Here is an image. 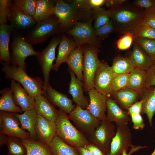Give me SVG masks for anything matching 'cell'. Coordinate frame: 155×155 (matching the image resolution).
<instances>
[{"label":"cell","mask_w":155,"mask_h":155,"mask_svg":"<svg viewBox=\"0 0 155 155\" xmlns=\"http://www.w3.org/2000/svg\"><path fill=\"white\" fill-rule=\"evenodd\" d=\"M114 32L123 34L130 32L134 34L136 28L142 23L144 10L126 0L121 5L107 10Z\"/></svg>","instance_id":"cell-1"},{"label":"cell","mask_w":155,"mask_h":155,"mask_svg":"<svg viewBox=\"0 0 155 155\" xmlns=\"http://www.w3.org/2000/svg\"><path fill=\"white\" fill-rule=\"evenodd\" d=\"M55 122L56 135L71 146L85 148L90 143L87 137L72 124L67 113L60 109Z\"/></svg>","instance_id":"cell-2"},{"label":"cell","mask_w":155,"mask_h":155,"mask_svg":"<svg viewBox=\"0 0 155 155\" xmlns=\"http://www.w3.org/2000/svg\"><path fill=\"white\" fill-rule=\"evenodd\" d=\"M2 71L7 79H12L21 84L23 88L31 96L35 98L41 94L44 95V82L38 77L29 76L21 68L4 63Z\"/></svg>","instance_id":"cell-3"},{"label":"cell","mask_w":155,"mask_h":155,"mask_svg":"<svg viewBox=\"0 0 155 155\" xmlns=\"http://www.w3.org/2000/svg\"><path fill=\"white\" fill-rule=\"evenodd\" d=\"M62 33L57 18L54 15L36 24L24 37L32 44L45 42L52 36Z\"/></svg>","instance_id":"cell-4"},{"label":"cell","mask_w":155,"mask_h":155,"mask_svg":"<svg viewBox=\"0 0 155 155\" xmlns=\"http://www.w3.org/2000/svg\"><path fill=\"white\" fill-rule=\"evenodd\" d=\"M81 46L83 53V78L84 89L88 92L94 88V81L96 71L101 61L98 56V48L87 44Z\"/></svg>","instance_id":"cell-5"},{"label":"cell","mask_w":155,"mask_h":155,"mask_svg":"<svg viewBox=\"0 0 155 155\" xmlns=\"http://www.w3.org/2000/svg\"><path fill=\"white\" fill-rule=\"evenodd\" d=\"M75 127L88 138L91 136L102 121L94 116L88 109H84L76 105L68 115Z\"/></svg>","instance_id":"cell-6"},{"label":"cell","mask_w":155,"mask_h":155,"mask_svg":"<svg viewBox=\"0 0 155 155\" xmlns=\"http://www.w3.org/2000/svg\"><path fill=\"white\" fill-rule=\"evenodd\" d=\"M11 63L26 72L25 60L28 57L36 56L38 52L34 49L32 44L24 37L16 36L13 38L11 44Z\"/></svg>","instance_id":"cell-7"},{"label":"cell","mask_w":155,"mask_h":155,"mask_svg":"<svg viewBox=\"0 0 155 155\" xmlns=\"http://www.w3.org/2000/svg\"><path fill=\"white\" fill-rule=\"evenodd\" d=\"M93 18L86 22H78L72 28L66 32L73 38L77 46L86 44L98 48L101 46L102 40L95 35L92 25Z\"/></svg>","instance_id":"cell-8"},{"label":"cell","mask_w":155,"mask_h":155,"mask_svg":"<svg viewBox=\"0 0 155 155\" xmlns=\"http://www.w3.org/2000/svg\"><path fill=\"white\" fill-rule=\"evenodd\" d=\"M62 36H54L47 46L41 51L38 52L36 56L44 77V88L49 83L50 71L56 59V49L61 40Z\"/></svg>","instance_id":"cell-9"},{"label":"cell","mask_w":155,"mask_h":155,"mask_svg":"<svg viewBox=\"0 0 155 155\" xmlns=\"http://www.w3.org/2000/svg\"><path fill=\"white\" fill-rule=\"evenodd\" d=\"M116 132L114 125L105 120L102 121L88 139L90 143L97 146L106 154L110 151L111 143Z\"/></svg>","instance_id":"cell-10"},{"label":"cell","mask_w":155,"mask_h":155,"mask_svg":"<svg viewBox=\"0 0 155 155\" xmlns=\"http://www.w3.org/2000/svg\"><path fill=\"white\" fill-rule=\"evenodd\" d=\"M56 1L53 14L57 18L62 33L73 27L79 18L78 12L69 3Z\"/></svg>","instance_id":"cell-11"},{"label":"cell","mask_w":155,"mask_h":155,"mask_svg":"<svg viewBox=\"0 0 155 155\" xmlns=\"http://www.w3.org/2000/svg\"><path fill=\"white\" fill-rule=\"evenodd\" d=\"M15 113L0 111V133L20 139L30 138L29 133L22 128Z\"/></svg>","instance_id":"cell-12"},{"label":"cell","mask_w":155,"mask_h":155,"mask_svg":"<svg viewBox=\"0 0 155 155\" xmlns=\"http://www.w3.org/2000/svg\"><path fill=\"white\" fill-rule=\"evenodd\" d=\"M114 75L111 67L106 63L101 61L95 74L94 88L100 93L109 97L112 93V84Z\"/></svg>","instance_id":"cell-13"},{"label":"cell","mask_w":155,"mask_h":155,"mask_svg":"<svg viewBox=\"0 0 155 155\" xmlns=\"http://www.w3.org/2000/svg\"><path fill=\"white\" fill-rule=\"evenodd\" d=\"M132 136L128 125L117 127L116 134L111 142L109 152L106 155H122L132 144Z\"/></svg>","instance_id":"cell-14"},{"label":"cell","mask_w":155,"mask_h":155,"mask_svg":"<svg viewBox=\"0 0 155 155\" xmlns=\"http://www.w3.org/2000/svg\"><path fill=\"white\" fill-rule=\"evenodd\" d=\"M90 102L87 109L90 113L98 120H106V101L107 97L102 94L94 88L88 92Z\"/></svg>","instance_id":"cell-15"},{"label":"cell","mask_w":155,"mask_h":155,"mask_svg":"<svg viewBox=\"0 0 155 155\" xmlns=\"http://www.w3.org/2000/svg\"><path fill=\"white\" fill-rule=\"evenodd\" d=\"M36 130L37 140L49 146L56 135V122L38 115Z\"/></svg>","instance_id":"cell-16"},{"label":"cell","mask_w":155,"mask_h":155,"mask_svg":"<svg viewBox=\"0 0 155 155\" xmlns=\"http://www.w3.org/2000/svg\"><path fill=\"white\" fill-rule=\"evenodd\" d=\"M106 121L115 123L117 127L128 125L131 120L127 111L123 110L113 99L107 98Z\"/></svg>","instance_id":"cell-17"},{"label":"cell","mask_w":155,"mask_h":155,"mask_svg":"<svg viewBox=\"0 0 155 155\" xmlns=\"http://www.w3.org/2000/svg\"><path fill=\"white\" fill-rule=\"evenodd\" d=\"M10 88L13 94L15 104L24 111L34 109L35 100L30 95L20 84L11 80Z\"/></svg>","instance_id":"cell-18"},{"label":"cell","mask_w":155,"mask_h":155,"mask_svg":"<svg viewBox=\"0 0 155 155\" xmlns=\"http://www.w3.org/2000/svg\"><path fill=\"white\" fill-rule=\"evenodd\" d=\"M45 95L54 105L66 113L69 114L75 108L72 100L67 95L55 90L48 83L44 88Z\"/></svg>","instance_id":"cell-19"},{"label":"cell","mask_w":155,"mask_h":155,"mask_svg":"<svg viewBox=\"0 0 155 155\" xmlns=\"http://www.w3.org/2000/svg\"><path fill=\"white\" fill-rule=\"evenodd\" d=\"M9 20L14 29L23 30L31 28L36 22L33 18L24 13L12 1Z\"/></svg>","instance_id":"cell-20"},{"label":"cell","mask_w":155,"mask_h":155,"mask_svg":"<svg viewBox=\"0 0 155 155\" xmlns=\"http://www.w3.org/2000/svg\"><path fill=\"white\" fill-rule=\"evenodd\" d=\"M71 80L69 84V93L71 95L73 101L84 109H88L89 103L84 94V82L76 78L75 74L69 70Z\"/></svg>","instance_id":"cell-21"},{"label":"cell","mask_w":155,"mask_h":155,"mask_svg":"<svg viewBox=\"0 0 155 155\" xmlns=\"http://www.w3.org/2000/svg\"><path fill=\"white\" fill-rule=\"evenodd\" d=\"M34 108L38 115L49 120L55 122L58 110L50 102L44 95L41 94L35 98Z\"/></svg>","instance_id":"cell-22"},{"label":"cell","mask_w":155,"mask_h":155,"mask_svg":"<svg viewBox=\"0 0 155 155\" xmlns=\"http://www.w3.org/2000/svg\"><path fill=\"white\" fill-rule=\"evenodd\" d=\"M14 30L13 28L7 24L0 25V59L1 61L7 64L11 63L9 44L11 34Z\"/></svg>","instance_id":"cell-23"},{"label":"cell","mask_w":155,"mask_h":155,"mask_svg":"<svg viewBox=\"0 0 155 155\" xmlns=\"http://www.w3.org/2000/svg\"><path fill=\"white\" fill-rule=\"evenodd\" d=\"M139 93L127 87L117 91L113 92L111 94L118 104L122 109L127 111L128 108L137 101Z\"/></svg>","instance_id":"cell-24"},{"label":"cell","mask_w":155,"mask_h":155,"mask_svg":"<svg viewBox=\"0 0 155 155\" xmlns=\"http://www.w3.org/2000/svg\"><path fill=\"white\" fill-rule=\"evenodd\" d=\"M15 115L19 120L22 128L28 131L30 138L37 140L36 128L38 115L35 110L27 111L21 114L15 113Z\"/></svg>","instance_id":"cell-25"},{"label":"cell","mask_w":155,"mask_h":155,"mask_svg":"<svg viewBox=\"0 0 155 155\" xmlns=\"http://www.w3.org/2000/svg\"><path fill=\"white\" fill-rule=\"evenodd\" d=\"M77 45L75 41L68 38L63 34L59 44L55 63L53 65L52 70L57 71L60 65L66 63L71 52Z\"/></svg>","instance_id":"cell-26"},{"label":"cell","mask_w":155,"mask_h":155,"mask_svg":"<svg viewBox=\"0 0 155 155\" xmlns=\"http://www.w3.org/2000/svg\"><path fill=\"white\" fill-rule=\"evenodd\" d=\"M141 93V100L143 101L142 114L146 115L149 126L152 127V119L155 113V86L146 88Z\"/></svg>","instance_id":"cell-27"},{"label":"cell","mask_w":155,"mask_h":155,"mask_svg":"<svg viewBox=\"0 0 155 155\" xmlns=\"http://www.w3.org/2000/svg\"><path fill=\"white\" fill-rule=\"evenodd\" d=\"M83 53L81 46H77L70 53L66 63L69 70L73 72L77 78L83 81Z\"/></svg>","instance_id":"cell-28"},{"label":"cell","mask_w":155,"mask_h":155,"mask_svg":"<svg viewBox=\"0 0 155 155\" xmlns=\"http://www.w3.org/2000/svg\"><path fill=\"white\" fill-rule=\"evenodd\" d=\"M129 57L135 67L140 68L147 71L153 67V61L134 42Z\"/></svg>","instance_id":"cell-29"},{"label":"cell","mask_w":155,"mask_h":155,"mask_svg":"<svg viewBox=\"0 0 155 155\" xmlns=\"http://www.w3.org/2000/svg\"><path fill=\"white\" fill-rule=\"evenodd\" d=\"M146 71L135 67L129 73L128 87L140 93L146 88Z\"/></svg>","instance_id":"cell-30"},{"label":"cell","mask_w":155,"mask_h":155,"mask_svg":"<svg viewBox=\"0 0 155 155\" xmlns=\"http://www.w3.org/2000/svg\"><path fill=\"white\" fill-rule=\"evenodd\" d=\"M56 1L38 0L33 19L36 23L45 20L53 15Z\"/></svg>","instance_id":"cell-31"},{"label":"cell","mask_w":155,"mask_h":155,"mask_svg":"<svg viewBox=\"0 0 155 155\" xmlns=\"http://www.w3.org/2000/svg\"><path fill=\"white\" fill-rule=\"evenodd\" d=\"M0 111L13 113H22L21 108L15 103L11 90L9 87L3 89L0 91Z\"/></svg>","instance_id":"cell-32"},{"label":"cell","mask_w":155,"mask_h":155,"mask_svg":"<svg viewBox=\"0 0 155 155\" xmlns=\"http://www.w3.org/2000/svg\"><path fill=\"white\" fill-rule=\"evenodd\" d=\"M26 150V155H53L49 146L31 138L21 139Z\"/></svg>","instance_id":"cell-33"},{"label":"cell","mask_w":155,"mask_h":155,"mask_svg":"<svg viewBox=\"0 0 155 155\" xmlns=\"http://www.w3.org/2000/svg\"><path fill=\"white\" fill-rule=\"evenodd\" d=\"M49 146L53 155H79L76 148L55 135Z\"/></svg>","instance_id":"cell-34"},{"label":"cell","mask_w":155,"mask_h":155,"mask_svg":"<svg viewBox=\"0 0 155 155\" xmlns=\"http://www.w3.org/2000/svg\"><path fill=\"white\" fill-rule=\"evenodd\" d=\"M111 67L114 75L129 73L135 67L129 57L121 56L114 59Z\"/></svg>","instance_id":"cell-35"},{"label":"cell","mask_w":155,"mask_h":155,"mask_svg":"<svg viewBox=\"0 0 155 155\" xmlns=\"http://www.w3.org/2000/svg\"><path fill=\"white\" fill-rule=\"evenodd\" d=\"M8 137L6 144L7 149V154L9 155H26V148L20 139L16 137Z\"/></svg>","instance_id":"cell-36"},{"label":"cell","mask_w":155,"mask_h":155,"mask_svg":"<svg viewBox=\"0 0 155 155\" xmlns=\"http://www.w3.org/2000/svg\"><path fill=\"white\" fill-rule=\"evenodd\" d=\"M134 42L147 54L153 61L155 59V39L135 36Z\"/></svg>","instance_id":"cell-37"},{"label":"cell","mask_w":155,"mask_h":155,"mask_svg":"<svg viewBox=\"0 0 155 155\" xmlns=\"http://www.w3.org/2000/svg\"><path fill=\"white\" fill-rule=\"evenodd\" d=\"M94 19V30L105 25L110 21V18L107 10L99 7L93 11Z\"/></svg>","instance_id":"cell-38"},{"label":"cell","mask_w":155,"mask_h":155,"mask_svg":"<svg viewBox=\"0 0 155 155\" xmlns=\"http://www.w3.org/2000/svg\"><path fill=\"white\" fill-rule=\"evenodd\" d=\"M15 4L24 13L33 18L34 15L37 0H15Z\"/></svg>","instance_id":"cell-39"},{"label":"cell","mask_w":155,"mask_h":155,"mask_svg":"<svg viewBox=\"0 0 155 155\" xmlns=\"http://www.w3.org/2000/svg\"><path fill=\"white\" fill-rule=\"evenodd\" d=\"M135 36L155 39V28L143 22L136 28Z\"/></svg>","instance_id":"cell-40"},{"label":"cell","mask_w":155,"mask_h":155,"mask_svg":"<svg viewBox=\"0 0 155 155\" xmlns=\"http://www.w3.org/2000/svg\"><path fill=\"white\" fill-rule=\"evenodd\" d=\"M117 40L116 42L117 48L119 50H124L129 49L134 41V34L127 32L124 33Z\"/></svg>","instance_id":"cell-41"},{"label":"cell","mask_w":155,"mask_h":155,"mask_svg":"<svg viewBox=\"0 0 155 155\" xmlns=\"http://www.w3.org/2000/svg\"><path fill=\"white\" fill-rule=\"evenodd\" d=\"M129 74L115 75L112 82V92L128 87Z\"/></svg>","instance_id":"cell-42"},{"label":"cell","mask_w":155,"mask_h":155,"mask_svg":"<svg viewBox=\"0 0 155 155\" xmlns=\"http://www.w3.org/2000/svg\"><path fill=\"white\" fill-rule=\"evenodd\" d=\"M12 2L11 0H0V24H7L11 13Z\"/></svg>","instance_id":"cell-43"},{"label":"cell","mask_w":155,"mask_h":155,"mask_svg":"<svg viewBox=\"0 0 155 155\" xmlns=\"http://www.w3.org/2000/svg\"><path fill=\"white\" fill-rule=\"evenodd\" d=\"M113 32H114V28L111 21L102 26L94 30L96 35L101 40L107 37Z\"/></svg>","instance_id":"cell-44"},{"label":"cell","mask_w":155,"mask_h":155,"mask_svg":"<svg viewBox=\"0 0 155 155\" xmlns=\"http://www.w3.org/2000/svg\"><path fill=\"white\" fill-rule=\"evenodd\" d=\"M105 0H83L81 10H89L101 7L105 4Z\"/></svg>","instance_id":"cell-45"},{"label":"cell","mask_w":155,"mask_h":155,"mask_svg":"<svg viewBox=\"0 0 155 155\" xmlns=\"http://www.w3.org/2000/svg\"><path fill=\"white\" fill-rule=\"evenodd\" d=\"M143 22L155 28V6L144 9Z\"/></svg>","instance_id":"cell-46"},{"label":"cell","mask_w":155,"mask_h":155,"mask_svg":"<svg viewBox=\"0 0 155 155\" xmlns=\"http://www.w3.org/2000/svg\"><path fill=\"white\" fill-rule=\"evenodd\" d=\"M133 127L135 129H143L145 126L144 120L141 114H133L130 116Z\"/></svg>","instance_id":"cell-47"},{"label":"cell","mask_w":155,"mask_h":155,"mask_svg":"<svg viewBox=\"0 0 155 155\" xmlns=\"http://www.w3.org/2000/svg\"><path fill=\"white\" fill-rule=\"evenodd\" d=\"M131 3L135 6L145 9L155 6V0H135Z\"/></svg>","instance_id":"cell-48"},{"label":"cell","mask_w":155,"mask_h":155,"mask_svg":"<svg viewBox=\"0 0 155 155\" xmlns=\"http://www.w3.org/2000/svg\"><path fill=\"white\" fill-rule=\"evenodd\" d=\"M143 101L140 100L131 105L128 109L127 112L130 116L133 114H142Z\"/></svg>","instance_id":"cell-49"},{"label":"cell","mask_w":155,"mask_h":155,"mask_svg":"<svg viewBox=\"0 0 155 155\" xmlns=\"http://www.w3.org/2000/svg\"><path fill=\"white\" fill-rule=\"evenodd\" d=\"M154 86H155V68L152 67L146 71V88Z\"/></svg>","instance_id":"cell-50"},{"label":"cell","mask_w":155,"mask_h":155,"mask_svg":"<svg viewBox=\"0 0 155 155\" xmlns=\"http://www.w3.org/2000/svg\"><path fill=\"white\" fill-rule=\"evenodd\" d=\"M92 155H106L99 148L90 143L85 148Z\"/></svg>","instance_id":"cell-51"},{"label":"cell","mask_w":155,"mask_h":155,"mask_svg":"<svg viewBox=\"0 0 155 155\" xmlns=\"http://www.w3.org/2000/svg\"><path fill=\"white\" fill-rule=\"evenodd\" d=\"M126 1L125 0H106L105 4L107 7L111 8L118 6Z\"/></svg>","instance_id":"cell-52"},{"label":"cell","mask_w":155,"mask_h":155,"mask_svg":"<svg viewBox=\"0 0 155 155\" xmlns=\"http://www.w3.org/2000/svg\"><path fill=\"white\" fill-rule=\"evenodd\" d=\"M79 155H92L86 148L83 147L76 148Z\"/></svg>","instance_id":"cell-53"},{"label":"cell","mask_w":155,"mask_h":155,"mask_svg":"<svg viewBox=\"0 0 155 155\" xmlns=\"http://www.w3.org/2000/svg\"><path fill=\"white\" fill-rule=\"evenodd\" d=\"M8 136L6 135L0 133V146L1 147L6 145L8 139Z\"/></svg>","instance_id":"cell-54"},{"label":"cell","mask_w":155,"mask_h":155,"mask_svg":"<svg viewBox=\"0 0 155 155\" xmlns=\"http://www.w3.org/2000/svg\"><path fill=\"white\" fill-rule=\"evenodd\" d=\"M127 150H124L123 152L122 155H129L127 153Z\"/></svg>","instance_id":"cell-55"},{"label":"cell","mask_w":155,"mask_h":155,"mask_svg":"<svg viewBox=\"0 0 155 155\" xmlns=\"http://www.w3.org/2000/svg\"><path fill=\"white\" fill-rule=\"evenodd\" d=\"M153 67L155 68V59L153 61Z\"/></svg>","instance_id":"cell-56"},{"label":"cell","mask_w":155,"mask_h":155,"mask_svg":"<svg viewBox=\"0 0 155 155\" xmlns=\"http://www.w3.org/2000/svg\"><path fill=\"white\" fill-rule=\"evenodd\" d=\"M150 155H155V148L153 152Z\"/></svg>","instance_id":"cell-57"},{"label":"cell","mask_w":155,"mask_h":155,"mask_svg":"<svg viewBox=\"0 0 155 155\" xmlns=\"http://www.w3.org/2000/svg\"><path fill=\"white\" fill-rule=\"evenodd\" d=\"M7 155H8V154H7Z\"/></svg>","instance_id":"cell-58"},{"label":"cell","mask_w":155,"mask_h":155,"mask_svg":"<svg viewBox=\"0 0 155 155\" xmlns=\"http://www.w3.org/2000/svg\"><path fill=\"white\" fill-rule=\"evenodd\" d=\"M154 132H155V131H154Z\"/></svg>","instance_id":"cell-59"}]
</instances>
